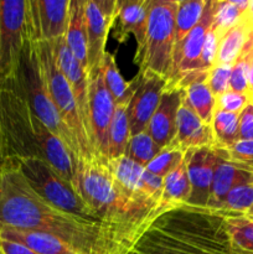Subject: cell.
Here are the masks:
<instances>
[{"mask_svg":"<svg viewBox=\"0 0 253 254\" xmlns=\"http://www.w3.org/2000/svg\"><path fill=\"white\" fill-rule=\"evenodd\" d=\"M161 150L163 148H160L146 131H143V133L131 136L126 145L124 156L145 168Z\"/></svg>","mask_w":253,"mask_h":254,"instance_id":"cell-32","label":"cell"},{"mask_svg":"<svg viewBox=\"0 0 253 254\" xmlns=\"http://www.w3.org/2000/svg\"><path fill=\"white\" fill-rule=\"evenodd\" d=\"M223 150L228 160L253 170V140H238Z\"/></svg>","mask_w":253,"mask_h":254,"instance_id":"cell-34","label":"cell"},{"mask_svg":"<svg viewBox=\"0 0 253 254\" xmlns=\"http://www.w3.org/2000/svg\"><path fill=\"white\" fill-rule=\"evenodd\" d=\"M51 42L52 46H54L56 62L63 76L66 77L69 87H71L77 107H78L79 116H81V119L83 122L84 128L88 133L89 140L92 144L88 121V76H87V72L84 71L78 60L71 52L66 40H64V36Z\"/></svg>","mask_w":253,"mask_h":254,"instance_id":"cell-16","label":"cell"},{"mask_svg":"<svg viewBox=\"0 0 253 254\" xmlns=\"http://www.w3.org/2000/svg\"><path fill=\"white\" fill-rule=\"evenodd\" d=\"M238 127H240V113L215 109L212 118V133L215 139V148L227 149L238 141Z\"/></svg>","mask_w":253,"mask_h":254,"instance_id":"cell-30","label":"cell"},{"mask_svg":"<svg viewBox=\"0 0 253 254\" xmlns=\"http://www.w3.org/2000/svg\"><path fill=\"white\" fill-rule=\"evenodd\" d=\"M251 55H252V59H253V46H252V50H251Z\"/></svg>","mask_w":253,"mask_h":254,"instance_id":"cell-44","label":"cell"},{"mask_svg":"<svg viewBox=\"0 0 253 254\" xmlns=\"http://www.w3.org/2000/svg\"><path fill=\"white\" fill-rule=\"evenodd\" d=\"M248 93H250V96L253 94V59L251 60L250 71H248Z\"/></svg>","mask_w":253,"mask_h":254,"instance_id":"cell-40","label":"cell"},{"mask_svg":"<svg viewBox=\"0 0 253 254\" xmlns=\"http://www.w3.org/2000/svg\"><path fill=\"white\" fill-rule=\"evenodd\" d=\"M0 134L1 164L42 159L74 186V156L31 111L15 74L0 79Z\"/></svg>","mask_w":253,"mask_h":254,"instance_id":"cell-3","label":"cell"},{"mask_svg":"<svg viewBox=\"0 0 253 254\" xmlns=\"http://www.w3.org/2000/svg\"><path fill=\"white\" fill-rule=\"evenodd\" d=\"M251 102L250 94L237 93L228 89L221 96L216 97L215 109L228 112V113H241L246 106Z\"/></svg>","mask_w":253,"mask_h":254,"instance_id":"cell-36","label":"cell"},{"mask_svg":"<svg viewBox=\"0 0 253 254\" xmlns=\"http://www.w3.org/2000/svg\"><path fill=\"white\" fill-rule=\"evenodd\" d=\"M251 102H252V103H253V94H252V96H251Z\"/></svg>","mask_w":253,"mask_h":254,"instance_id":"cell-45","label":"cell"},{"mask_svg":"<svg viewBox=\"0 0 253 254\" xmlns=\"http://www.w3.org/2000/svg\"><path fill=\"white\" fill-rule=\"evenodd\" d=\"M1 228L47 233L77 254H122L136 235L126 237L111 226L59 210L37 195L10 161L0 166Z\"/></svg>","mask_w":253,"mask_h":254,"instance_id":"cell-1","label":"cell"},{"mask_svg":"<svg viewBox=\"0 0 253 254\" xmlns=\"http://www.w3.org/2000/svg\"><path fill=\"white\" fill-rule=\"evenodd\" d=\"M29 0H0V79L16 73L26 41Z\"/></svg>","mask_w":253,"mask_h":254,"instance_id":"cell-9","label":"cell"},{"mask_svg":"<svg viewBox=\"0 0 253 254\" xmlns=\"http://www.w3.org/2000/svg\"><path fill=\"white\" fill-rule=\"evenodd\" d=\"M185 151L166 146V148H164L156 155V158H154L145 166L146 171H149L153 175L158 176V178H166L169 174L173 173L175 169H178L180 166V164L185 159Z\"/></svg>","mask_w":253,"mask_h":254,"instance_id":"cell-33","label":"cell"},{"mask_svg":"<svg viewBox=\"0 0 253 254\" xmlns=\"http://www.w3.org/2000/svg\"><path fill=\"white\" fill-rule=\"evenodd\" d=\"M74 188L101 222L133 237L146 222L171 207L156 210L130 200L117 184L107 163L78 159L74 168Z\"/></svg>","mask_w":253,"mask_h":254,"instance_id":"cell-4","label":"cell"},{"mask_svg":"<svg viewBox=\"0 0 253 254\" xmlns=\"http://www.w3.org/2000/svg\"><path fill=\"white\" fill-rule=\"evenodd\" d=\"M163 197L161 206L176 207L189 202L191 196V185L188 175V160L185 159L178 169L163 179Z\"/></svg>","mask_w":253,"mask_h":254,"instance_id":"cell-25","label":"cell"},{"mask_svg":"<svg viewBox=\"0 0 253 254\" xmlns=\"http://www.w3.org/2000/svg\"><path fill=\"white\" fill-rule=\"evenodd\" d=\"M169 146L185 153L195 149L215 148L212 127L201 121L200 117L188 103L185 96L183 97L178 112L176 134Z\"/></svg>","mask_w":253,"mask_h":254,"instance_id":"cell-17","label":"cell"},{"mask_svg":"<svg viewBox=\"0 0 253 254\" xmlns=\"http://www.w3.org/2000/svg\"><path fill=\"white\" fill-rule=\"evenodd\" d=\"M222 156L223 150L220 148H201L186 151L188 175L191 185L188 205L207 208L213 175Z\"/></svg>","mask_w":253,"mask_h":254,"instance_id":"cell-15","label":"cell"},{"mask_svg":"<svg viewBox=\"0 0 253 254\" xmlns=\"http://www.w3.org/2000/svg\"><path fill=\"white\" fill-rule=\"evenodd\" d=\"M184 91L178 87L166 86L160 103L151 117L146 133L160 148L170 145L176 134V118L183 101Z\"/></svg>","mask_w":253,"mask_h":254,"instance_id":"cell-19","label":"cell"},{"mask_svg":"<svg viewBox=\"0 0 253 254\" xmlns=\"http://www.w3.org/2000/svg\"><path fill=\"white\" fill-rule=\"evenodd\" d=\"M245 14H246V12H245ZM246 17H247V16H246ZM247 19H248V17H247ZM248 20H250L251 27H252V31H253V19H248Z\"/></svg>","mask_w":253,"mask_h":254,"instance_id":"cell-43","label":"cell"},{"mask_svg":"<svg viewBox=\"0 0 253 254\" xmlns=\"http://www.w3.org/2000/svg\"><path fill=\"white\" fill-rule=\"evenodd\" d=\"M71 0H29L27 32L34 42L55 41L67 31Z\"/></svg>","mask_w":253,"mask_h":254,"instance_id":"cell-13","label":"cell"},{"mask_svg":"<svg viewBox=\"0 0 253 254\" xmlns=\"http://www.w3.org/2000/svg\"><path fill=\"white\" fill-rule=\"evenodd\" d=\"M252 34L250 20L243 15L242 19L233 27H231L218 42L215 64H230L232 66L245 50Z\"/></svg>","mask_w":253,"mask_h":254,"instance_id":"cell-24","label":"cell"},{"mask_svg":"<svg viewBox=\"0 0 253 254\" xmlns=\"http://www.w3.org/2000/svg\"><path fill=\"white\" fill-rule=\"evenodd\" d=\"M218 42H220V40L217 39L213 30L210 29L207 36H206L205 44H203V49L201 52L196 71H210L212 68L213 64H215L216 54H217Z\"/></svg>","mask_w":253,"mask_h":254,"instance_id":"cell-37","label":"cell"},{"mask_svg":"<svg viewBox=\"0 0 253 254\" xmlns=\"http://www.w3.org/2000/svg\"><path fill=\"white\" fill-rule=\"evenodd\" d=\"M0 166H1V134H0Z\"/></svg>","mask_w":253,"mask_h":254,"instance_id":"cell-42","label":"cell"},{"mask_svg":"<svg viewBox=\"0 0 253 254\" xmlns=\"http://www.w3.org/2000/svg\"><path fill=\"white\" fill-rule=\"evenodd\" d=\"M107 166L121 190L130 200L151 210L160 207L163 197V179L153 175L146 171L144 166L138 165L126 156L109 159Z\"/></svg>","mask_w":253,"mask_h":254,"instance_id":"cell-10","label":"cell"},{"mask_svg":"<svg viewBox=\"0 0 253 254\" xmlns=\"http://www.w3.org/2000/svg\"><path fill=\"white\" fill-rule=\"evenodd\" d=\"M150 0H118L117 25L114 37L119 42H124L130 34L136 40L135 61L140 64L144 55L148 30V16Z\"/></svg>","mask_w":253,"mask_h":254,"instance_id":"cell-18","label":"cell"},{"mask_svg":"<svg viewBox=\"0 0 253 254\" xmlns=\"http://www.w3.org/2000/svg\"><path fill=\"white\" fill-rule=\"evenodd\" d=\"M223 222L232 250L253 254V221L247 217H225Z\"/></svg>","mask_w":253,"mask_h":254,"instance_id":"cell-31","label":"cell"},{"mask_svg":"<svg viewBox=\"0 0 253 254\" xmlns=\"http://www.w3.org/2000/svg\"><path fill=\"white\" fill-rule=\"evenodd\" d=\"M250 220H252V221H253V216H252V217H250Z\"/></svg>","mask_w":253,"mask_h":254,"instance_id":"cell-46","label":"cell"},{"mask_svg":"<svg viewBox=\"0 0 253 254\" xmlns=\"http://www.w3.org/2000/svg\"><path fill=\"white\" fill-rule=\"evenodd\" d=\"M141 78L138 88L128 104V118L131 136L146 130L151 117L155 113L161 94L168 86V81L153 72H140Z\"/></svg>","mask_w":253,"mask_h":254,"instance_id":"cell-14","label":"cell"},{"mask_svg":"<svg viewBox=\"0 0 253 254\" xmlns=\"http://www.w3.org/2000/svg\"><path fill=\"white\" fill-rule=\"evenodd\" d=\"M118 0H86L84 15L87 25V76L99 68L109 30L114 25L118 11Z\"/></svg>","mask_w":253,"mask_h":254,"instance_id":"cell-12","label":"cell"},{"mask_svg":"<svg viewBox=\"0 0 253 254\" xmlns=\"http://www.w3.org/2000/svg\"><path fill=\"white\" fill-rule=\"evenodd\" d=\"M223 217L180 205L146 222L122 254H231Z\"/></svg>","mask_w":253,"mask_h":254,"instance_id":"cell-2","label":"cell"},{"mask_svg":"<svg viewBox=\"0 0 253 254\" xmlns=\"http://www.w3.org/2000/svg\"><path fill=\"white\" fill-rule=\"evenodd\" d=\"M99 68L102 71L104 84L113 97L116 104H129L140 82V73H138V76L134 77L130 82H126L117 67L114 55L107 51L103 55Z\"/></svg>","mask_w":253,"mask_h":254,"instance_id":"cell-23","label":"cell"},{"mask_svg":"<svg viewBox=\"0 0 253 254\" xmlns=\"http://www.w3.org/2000/svg\"><path fill=\"white\" fill-rule=\"evenodd\" d=\"M84 1L86 0H71L69 2V15L67 31L64 35L67 45L74 55L84 71L87 72V25L84 15Z\"/></svg>","mask_w":253,"mask_h":254,"instance_id":"cell-21","label":"cell"},{"mask_svg":"<svg viewBox=\"0 0 253 254\" xmlns=\"http://www.w3.org/2000/svg\"><path fill=\"white\" fill-rule=\"evenodd\" d=\"M223 150V149H222ZM253 183V170L240 164L232 163L226 156L223 150V156L221 158L215 175H213L212 185H211L210 198H208L207 210L216 212L220 210L223 200L227 193L235 188L245 184Z\"/></svg>","mask_w":253,"mask_h":254,"instance_id":"cell-20","label":"cell"},{"mask_svg":"<svg viewBox=\"0 0 253 254\" xmlns=\"http://www.w3.org/2000/svg\"><path fill=\"white\" fill-rule=\"evenodd\" d=\"M35 49H36L37 57L41 64L47 91L62 122L66 124V127L76 139L79 150V159H86V160L97 159L91 140H89L88 133L79 116L78 107H77L71 87L56 62L52 42L37 41L35 42Z\"/></svg>","mask_w":253,"mask_h":254,"instance_id":"cell-6","label":"cell"},{"mask_svg":"<svg viewBox=\"0 0 253 254\" xmlns=\"http://www.w3.org/2000/svg\"><path fill=\"white\" fill-rule=\"evenodd\" d=\"M0 238L21 243L37 254H77L61 240L44 232L1 228Z\"/></svg>","mask_w":253,"mask_h":254,"instance_id":"cell-22","label":"cell"},{"mask_svg":"<svg viewBox=\"0 0 253 254\" xmlns=\"http://www.w3.org/2000/svg\"><path fill=\"white\" fill-rule=\"evenodd\" d=\"M179 0H150L146 42L140 72H153L169 82L175 47V16Z\"/></svg>","mask_w":253,"mask_h":254,"instance_id":"cell-8","label":"cell"},{"mask_svg":"<svg viewBox=\"0 0 253 254\" xmlns=\"http://www.w3.org/2000/svg\"><path fill=\"white\" fill-rule=\"evenodd\" d=\"M245 15L248 17V19H253V0H251L250 4H248L247 11H246Z\"/></svg>","mask_w":253,"mask_h":254,"instance_id":"cell-41","label":"cell"},{"mask_svg":"<svg viewBox=\"0 0 253 254\" xmlns=\"http://www.w3.org/2000/svg\"><path fill=\"white\" fill-rule=\"evenodd\" d=\"M215 213L221 217H252L253 183L235 188L227 193L220 210Z\"/></svg>","mask_w":253,"mask_h":254,"instance_id":"cell-29","label":"cell"},{"mask_svg":"<svg viewBox=\"0 0 253 254\" xmlns=\"http://www.w3.org/2000/svg\"><path fill=\"white\" fill-rule=\"evenodd\" d=\"M130 138L128 104H116L108 133V160L124 156Z\"/></svg>","mask_w":253,"mask_h":254,"instance_id":"cell-26","label":"cell"},{"mask_svg":"<svg viewBox=\"0 0 253 254\" xmlns=\"http://www.w3.org/2000/svg\"><path fill=\"white\" fill-rule=\"evenodd\" d=\"M15 76L21 86L31 111L57 138L61 139L66 144L77 163V160L79 159V150L76 139L72 135L66 124L62 122L61 117L50 97L41 64H40L36 49H35V42L29 36L25 41L21 57H20V64Z\"/></svg>","mask_w":253,"mask_h":254,"instance_id":"cell-5","label":"cell"},{"mask_svg":"<svg viewBox=\"0 0 253 254\" xmlns=\"http://www.w3.org/2000/svg\"><path fill=\"white\" fill-rule=\"evenodd\" d=\"M231 71L232 66L230 64H217L210 69L207 83L215 98L230 89Z\"/></svg>","mask_w":253,"mask_h":254,"instance_id":"cell-35","label":"cell"},{"mask_svg":"<svg viewBox=\"0 0 253 254\" xmlns=\"http://www.w3.org/2000/svg\"><path fill=\"white\" fill-rule=\"evenodd\" d=\"M116 102L106 87L101 68L88 74V121L92 146L98 160L108 161V133Z\"/></svg>","mask_w":253,"mask_h":254,"instance_id":"cell-11","label":"cell"},{"mask_svg":"<svg viewBox=\"0 0 253 254\" xmlns=\"http://www.w3.org/2000/svg\"><path fill=\"white\" fill-rule=\"evenodd\" d=\"M248 0H213V21L211 29L218 40L243 17Z\"/></svg>","mask_w":253,"mask_h":254,"instance_id":"cell-27","label":"cell"},{"mask_svg":"<svg viewBox=\"0 0 253 254\" xmlns=\"http://www.w3.org/2000/svg\"><path fill=\"white\" fill-rule=\"evenodd\" d=\"M10 163L16 165L32 190L55 207L84 220L101 222L74 186L64 180L47 161L39 158H25Z\"/></svg>","mask_w":253,"mask_h":254,"instance_id":"cell-7","label":"cell"},{"mask_svg":"<svg viewBox=\"0 0 253 254\" xmlns=\"http://www.w3.org/2000/svg\"><path fill=\"white\" fill-rule=\"evenodd\" d=\"M206 1L207 0H179L178 1V10H176L175 16V47H174V52L181 46L189 32L200 21Z\"/></svg>","mask_w":253,"mask_h":254,"instance_id":"cell-28","label":"cell"},{"mask_svg":"<svg viewBox=\"0 0 253 254\" xmlns=\"http://www.w3.org/2000/svg\"><path fill=\"white\" fill-rule=\"evenodd\" d=\"M0 254H37L21 243L0 238Z\"/></svg>","mask_w":253,"mask_h":254,"instance_id":"cell-39","label":"cell"},{"mask_svg":"<svg viewBox=\"0 0 253 254\" xmlns=\"http://www.w3.org/2000/svg\"><path fill=\"white\" fill-rule=\"evenodd\" d=\"M238 140H253V103L250 102L240 113Z\"/></svg>","mask_w":253,"mask_h":254,"instance_id":"cell-38","label":"cell"}]
</instances>
